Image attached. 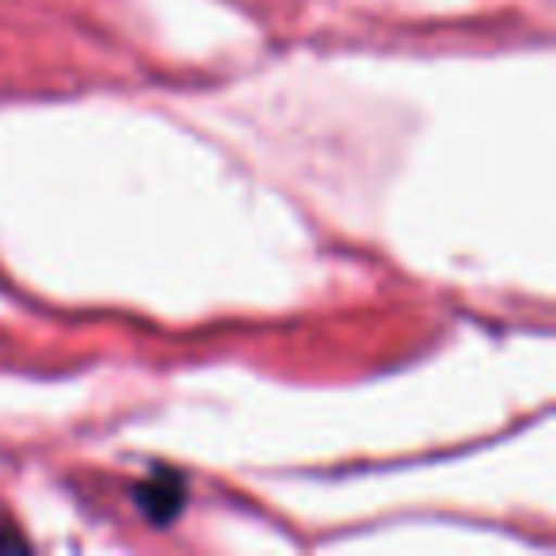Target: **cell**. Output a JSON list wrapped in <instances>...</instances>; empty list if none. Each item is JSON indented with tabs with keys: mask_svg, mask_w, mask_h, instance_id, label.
I'll use <instances>...</instances> for the list:
<instances>
[{
	"mask_svg": "<svg viewBox=\"0 0 556 556\" xmlns=\"http://www.w3.org/2000/svg\"><path fill=\"white\" fill-rule=\"evenodd\" d=\"M130 500L149 526L164 530V526H172L187 510V477L179 469H172V465H153L130 488Z\"/></svg>",
	"mask_w": 556,
	"mask_h": 556,
	"instance_id": "obj_1",
	"label": "cell"
},
{
	"mask_svg": "<svg viewBox=\"0 0 556 556\" xmlns=\"http://www.w3.org/2000/svg\"><path fill=\"white\" fill-rule=\"evenodd\" d=\"M27 538H20L16 530H0V553H27Z\"/></svg>",
	"mask_w": 556,
	"mask_h": 556,
	"instance_id": "obj_2",
	"label": "cell"
}]
</instances>
